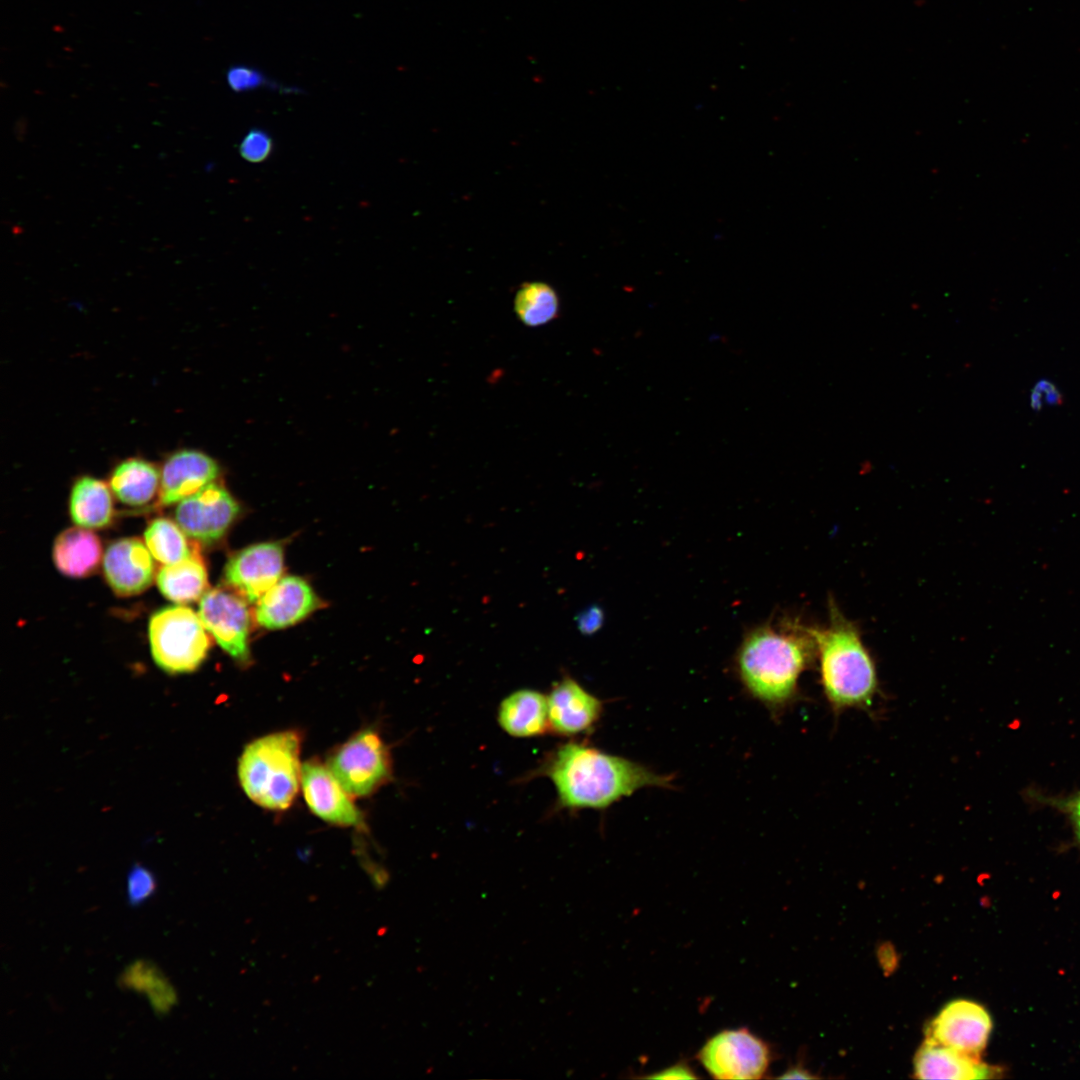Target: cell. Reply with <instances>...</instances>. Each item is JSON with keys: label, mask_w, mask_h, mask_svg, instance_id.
Returning a JSON list of instances; mask_svg holds the SVG:
<instances>
[{"label": "cell", "mask_w": 1080, "mask_h": 1080, "mask_svg": "<svg viewBox=\"0 0 1080 1080\" xmlns=\"http://www.w3.org/2000/svg\"><path fill=\"white\" fill-rule=\"evenodd\" d=\"M547 702L549 728L562 735L590 730L603 711L602 702L570 677L554 686Z\"/></svg>", "instance_id": "9a60e30c"}, {"label": "cell", "mask_w": 1080, "mask_h": 1080, "mask_svg": "<svg viewBox=\"0 0 1080 1080\" xmlns=\"http://www.w3.org/2000/svg\"><path fill=\"white\" fill-rule=\"evenodd\" d=\"M156 890V879L147 867L135 863L127 877V898L131 906H138L151 897Z\"/></svg>", "instance_id": "d4e9b609"}, {"label": "cell", "mask_w": 1080, "mask_h": 1080, "mask_svg": "<svg viewBox=\"0 0 1080 1080\" xmlns=\"http://www.w3.org/2000/svg\"><path fill=\"white\" fill-rule=\"evenodd\" d=\"M497 719L511 736L541 735L549 728L547 697L532 689L517 690L501 702Z\"/></svg>", "instance_id": "ac0fdd59"}, {"label": "cell", "mask_w": 1080, "mask_h": 1080, "mask_svg": "<svg viewBox=\"0 0 1080 1080\" xmlns=\"http://www.w3.org/2000/svg\"><path fill=\"white\" fill-rule=\"evenodd\" d=\"M161 593L177 603H189L202 597L208 581L205 564L197 550L188 557L164 565L156 575Z\"/></svg>", "instance_id": "44dd1931"}, {"label": "cell", "mask_w": 1080, "mask_h": 1080, "mask_svg": "<svg viewBox=\"0 0 1080 1080\" xmlns=\"http://www.w3.org/2000/svg\"><path fill=\"white\" fill-rule=\"evenodd\" d=\"M271 137L261 129H252L243 138L239 146V152L243 159L259 163L266 160L272 151Z\"/></svg>", "instance_id": "484cf974"}, {"label": "cell", "mask_w": 1080, "mask_h": 1080, "mask_svg": "<svg viewBox=\"0 0 1080 1080\" xmlns=\"http://www.w3.org/2000/svg\"><path fill=\"white\" fill-rule=\"evenodd\" d=\"M219 474L216 461L197 450H179L164 462L160 474L159 503H179L212 483Z\"/></svg>", "instance_id": "5bb4252c"}, {"label": "cell", "mask_w": 1080, "mask_h": 1080, "mask_svg": "<svg viewBox=\"0 0 1080 1080\" xmlns=\"http://www.w3.org/2000/svg\"><path fill=\"white\" fill-rule=\"evenodd\" d=\"M70 515L74 523L88 529L107 527L113 519V502L110 490L103 481L83 476L73 485Z\"/></svg>", "instance_id": "ffe728a7"}, {"label": "cell", "mask_w": 1080, "mask_h": 1080, "mask_svg": "<svg viewBox=\"0 0 1080 1080\" xmlns=\"http://www.w3.org/2000/svg\"><path fill=\"white\" fill-rule=\"evenodd\" d=\"M198 614L219 646L235 660H249L248 635L250 616L245 599L223 588L206 591Z\"/></svg>", "instance_id": "9c48e42d"}, {"label": "cell", "mask_w": 1080, "mask_h": 1080, "mask_svg": "<svg viewBox=\"0 0 1080 1080\" xmlns=\"http://www.w3.org/2000/svg\"><path fill=\"white\" fill-rule=\"evenodd\" d=\"M1034 389L1040 394H1044L1046 402L1050 405H1058L1063 401L1062 395L1057 390L1056 386L1047 380L1039 381Z\"/></svg>", "instance_id": "f546056e"}, {"label": "cell", "mask_w": 1080, "mask_h": 1080, "mask_svg": "<svg viewBox=\"0 0 1080 1080\" xmlns=\"http://www.w3.org/2000/svg\"><path fill=\"white\" fill-rule=\"evenodd\" d=\"M283 548L265 542L246 547L234 554L225 566L226 583L249 602H257L280 580L283 571Z\"/></svg>", "instance_id": "8fae6325"}, {"label": "cell", "mask_w": 1080, "mask_h": 1080, "mask_svg": "<svg viewBox=\"0 0 1080 1080\" xmlns=\"http://www.w3.org/2000/svg\"><path fill=\"white\" fill-rule=\"evenodd\" d=\"M103 571L107 583L116 594L132 596L151 585L155 565L147 545L140 539L121 538L107 547Z\"/></svg>", "instance_id": "4fadbf2b"}, {"label": "cell", "mask_w": 1080, "mask_h": 1080, "mask_svg": "<svg viewBox=\"0 0 1080 1080\" xmlns=\"http://www.w3.org/2000/svg\"><path fill=\"white\" fill-rule=\"evenodd\" d=\"M576 627L578 631L583 635H592L596 633L603 625L604 612L601 607L592 605L581 612L575 617Z\"/></svg>", "instance_id": "83f0119b"}, {"label": "cell", "mask_w": 1080, "mask_h": 1080, "mask_svg": "<svg viewBox=\"0 0 1080 1080\" xmlns=\"http://www.w3.org/2000/svg\"><path fill=\"white\" fill-rule=\"evenodd\" d=\"M914 1073L921 1079H984L998 1070L971 1056L930 1039L920 1046L914 1058Z\"/></svg>", "instance_id": "e0dca14e"}, {"label": "cell", "mask_w": 1080, "mask_h": 1080, "mask_svg": "<svg viewBox=\"0 0 1080 1080\" xmlns=\"http://www.w3.org/2000/svg\"><path fill=\"white\" fill-rule=\"evenodd\" d=\"M317 606L310 585L300 577L287 576L257 601L255 617L262 627L281 629L301 621Z\"/></svg>", "instance_id": "2e32d148"}, {"label": "cell", "mask_w": 1080, "mask_h": 1080, "mask_svg": "<svg viewBox=\"0 0 1080 1080\" xmlns=\"http://www.w3.org/2000/svg\"><path fill=\"white\" fill-rule=\"evenodd\" d=\"M199 616L185 606H169L149 621V642L155 663L170 674L195 671L205 660L210 638Z\"/></svg>", "instance_id": "5b68a950"}, {"label": "cell", "mask_w": 1080, "mask_h": 1080, "mask_svg": "<svg viewBox=\"0 0 1080 1080\" xmlns=\"http://www.w3.org/2000/svg\"><path fill=\"white\" fill-rule=\"evenodd\" d=\"M327 767L352 797L374 793L391 775V760L381 737L359 731L331 754Z\"/></svg>", "instance_id": "52a82bcc"}, {"label": "cell", "mask_w": 1080, "mask_h": 1080, "mask_svg": "<svg viewBox=\"0 0 1080 1080\" xmlns=\"http://www.w3.org/2000/svg\"><path fill=\"white\" fill-rule=\"evenodd\" d=\"M771 1057L768 1043L745 1027L714 1034L696 1056L704 1070L715 1079L765 1078Z\"/></svg>", "instance_id": "8992f818"}, {"label": "cell", "mask_w": 1080, "mask_h": 1080, "mask_svg": "<svg viewBox=\"0 0 1080 1080\" xmlns=\"http://www.w3.org/2000/svg\"><path fill=\"white\" fill-rule=\"evenodd\" d=\"M114 495L124 504L142 506L150 502L160 488V475L150 462L129 458L119 463L110 477Z\"/></svg>", "instance_id": "7402d4cb"}, {"label": "cell", "mask_w": 1080, "mask_h": 1080, "mask_svg": "<svg viewBox=\"0 0 1080 1080\" xmlns=\"http://www.w3.org/2000/svg\"><path fill=\"white\" fill-rule=\"evenodd\" d=\"M53 560L57 569L70 577H85L99 566L102 546L98 536L84 527L62 531L53 545Z\"/></svg>", "instance_id": "d6986e66"}, {"label": "cell", "mask_w": 1080, "mask_h": 1080, "mask_svg": "<svg viewBox=\"0 0 1080 1080\" xmlns=\"http://www.w3.org/2000/svg\"><path fill=\"white\" fill-rule=\"evenodd\" d=\"M652 1079H695L698 1078L693 1068L686 1062H678L663 1070L646 1076Z\"/></svg>", "instance_id": "f1b7e54d"}, {"label": "cell", "mask_w": 1080, "mask_h": 1080, "mask_svg": "<svg viewBox=\"0 0 1080 1080\" xmlns=\"http://www.w3.org/2000/svg\"><path fill=\"white\" fill-rule=\"evenodd\" d=\"M239 513V505L222 486L212 482L179 502L175 518L191 539L212 544L221 539Z\"/></svg>", "instance_id": "ba28073f"}, {"label": "cell", "mask_w": 1080, "mask_h": 1080, "mask_svg": "<svg viewBox=\"0 0 1080 1080\" xmlns=\"http://www.w3.org/2000/svg\"><path fill=\"white\" fill-rule=\"evenodd\" d=\"M1067 808L1070 812L1076 834L1080 841V793H1078L1072 800L1069 801Z\"/></svg>", "instance_id": "4dcf8cb0"}, {"label": "cell", "mask_w": 1080, "mask_h": 1080, "mask_svg": "<svg viewBox=\"0 0 1080 1080\" xmlns=\"http://www.w3.org/2000/svg\"><path fill=\"white\" fill-rule=\"evenodd\" d=\"M301 737L293 730L255 739L243 750L238 778L248 798L269 810L289 808L301 786Z\"/></svg>", "instance_id": "277c9868"}, {"label": "cell", "mask_w": 1080, "mask_h": 1080, "mask_svg": "<svg viewBox=\"0 0 1080 1080\" xmlns=\"http://www.w3.org/2000/svg\"><path fill=\"white\" fill-rule=\"evenodd\" d=\"M187 537L177 523L163 517L151 521L144 533L152 556L164 565L180 561L196 550Z\"/></svg>", "instance_id": "cb8c5ba5"}, {"label": "cell", "mask_w": 1080, "mask_h": 1080, "mask_svg": "<svg viewBox=\"0 0 1080 1080\" xmlns=\"http://www.w3.org/2000/svg\"><path fill=\"white\" fill-rule=\"evenodd\" d=\"M561 806L605 809L646 787L671 788L673 777L624 757L579 743H567L547 766Z\"/></svg>", "instance_id": "7a4b0ae2"}, {"label": "cell", "mask_w": 1080, "mask_h": 1080, "mask_svg": "<svg viewBox=\"0 0 1080 1080\" xmlns=\"http://www.w3.org/2000/svg\"><path fill=\"white\" fill-rule=\"evenodd\" d=\"M992 1026L991 1016L982 1005L959 999L948 1003L932 1020L927 1039L979 1057L988 1043Z\"/></svg>", "instance_id": "30bf717a"}, {"label": "cell", "mask_w": 1080, "mask_h": 1080, "mask_svg": "<svg viewBox=\"0 0 1080 1080\" xmlns=\"http://www.w3.org/2000/svg\"><path fill=\"white\" fill-rule=\"evenodd\" d=\"M226 79L230 88L236 92L257 89L269 82L261 71L244 64L231 66L226 73Z\"/></svg>", "instance_id": "4316f807"}, {"label": "cell", "mask_w": 1080, "mask_h": 1080, "mask_svg": "<svg viewBox=\"0 0 1080 1080\" xmlns=\"http://www.w3.org/2000/svg\"><path fill=\"white\" fill-rule=\"evenodd\" d=\"M514 311L526 326H542L558 317L559 298L547 283L526 282L515 294Z\"/></svg>", "instance_id": "603a6c76"}, {"label": "cell", "mask_w": 1080, "mask_h": 1080, "mask_svg": "<svg viewBox=\"0 0 1080 1080\" xmlns=\"http://www.w3.org/2000/svg\"><path fill=\"white\" fill-rule=\"evenodd\" d=\"M815 660L809 627L790 622L751 631L738 650L736 667L748 694L778 716L799 700L800 677Z\"/></svg>", "instance_id": "6da1fadb"}, {"label": "cell", "mask_w": 1080, "mask_h": 1080, "mask_svg": "<svg viewBox=\"0 0 1080 1080\" xmlns=\"http://www.w3.org/2000/svg\"><path fill=\"white\" fill-rule=\"evenodd\" d=\"M301 787L309 809L320 819L343 827L364 826L361 812L330 769L311 760L302 765Z\"/></svg>", "instance_id": "7c38bea8"}, {"label": "cell", "mask_w": 1080, "mask_h": 1080, "mask_svg": "<svg viewBox=\"0 0 1080 1080\" xmlns=\"http://www.w3.org/2000/svg\"><path fill=\"white\" fill-rule=\"evenodd\" d=\"M816 646L823 695L835 715L848 709L871 711L880 693L874 659L858 626L828 600V622L809 627Z\"/></svg>", "instance_id": "3957f363"}, {"label": "cell", "mask_w": 1080, "mask_h": 1080, "mask_svg": "<svg viewBox=\"0 0 1080 1080\" xmlns=\"http://www.w3.org/2000/svg\"><path fill=\"white\" fill-rule=\"evenodd\" d=\"M814 1077L815 1076L809 1074V1072L807 1070H805V1069H803L802 1067H799V1066L791 1067L790 1069L785 1071V1073L783 1075L780 1076V1078H785V1079H788V1078L789 1079H792V1078H801V1079L805 1078V1079H807V1078H814Z\"/></svg>", "instance_id": "1f68e13d"}]
</instances>
